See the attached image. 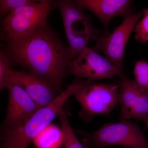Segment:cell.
Returning a JSON list of instances; mask_svg holds the SVG:
<instances>
[{"label":"cell","mask_w":148,"mask_h":148,"mask_svg":"<svg viewBox=\"0 0 148 148\" xmlns=\"http://www.w3.org/2000/svg\"><path fill=\"white\" fill-rule=\"evenodd\" d=\"M4 50L12 64L26 68L59 93L63 91L62 82L73 58L47 23L27 36L6 43Z\"/></svg>","instance_id":"obj_1"},{"label":"cell","mask_w":148,"mask_h":148,"mask_svg":"<svg viewBox=\"0 0 148 148\" xmlns=\"http://www.w3.org/2000/svg\"><path fill=\"white\" fill-rule=\"evenodd\" d=\"M91 82L77 77L52 102L39 109L23 124L16 128L4 130L1 148H28L31 142L58 115L69 98Z\"/></svg>","instance_id":"obj_2"},{"label":"cell","mask_w":148,"mask_h":148,"mask_svg":"<svg viewBox=\"0 0 148 148\" xmlns=\"http://www.w3.org/2000/svg\"><path fill=\"white\" fill-rule=\"evenodd\" d=\"M52 6L61 13L68 47L74 59L88 47L89 41L98 39L101 32L93 26L91 18L77 1H52Z\"/></svg>","instance_id":"obj_3"},{"label":"cell","mask_w":148,"mask_h":148,"mask_svg":"<svg viewBox=\"0 0 148 148\" xmlns=\"http://www.w3.org/2000/svg\"><path fill=\"white\" fill-rule=\"evenodd\" d=\"M52 8V1L41 0L12 11L2 20L1 39L6 43L27 36L47 23L48 16Z\"/></svg>","instance_id":"obj_4"},{"label":"cell","mask_w":148,"mask_h":148,"mask_svg":"<svg viewBox=\"0 0 148 148\" xmlns=\"http://www.w3.org/2000/svg\"><path fill=\"white\" fill-rule=\"evenodd\" d=\"M84 138L88 148L122 146L128 148H148V140L137 125L129 120L107 123L95 132L77 131Z\"/></svg>","instance_id":"obj_5"},{"label":"cell","mask_w":148,"mask_h":148,"mask_svg":"<svg viewBox=\"0 0 148 148\" xmlns=\"http://www.w3.org/2000/svg\"><path fill=\"white\" fill-rule=\"evenodd\" d=\"M74 95L81 106L80 115L88 121L96 115L110 114L119 103V87L118 84L93 82L80 88Z\"/></svg>","instance_id":"obj_6"},{"label":"cell","mask_w":148,"mask_h":148,"mask_svg":"<svg viewBox=\"0 0 148 148\" xmlns=\"http://www.w3.org/2000/svg\"><path fill=\"white\" fill-rule=\"evenodd\" d=\"M123 69L101 55L92 47H87L72 60L68 75L94 81L120 77Z\"/></svg>","instance_id":"obj_7"},{"label":"cell","mask_w":148,"mask_h":148,"mask_svg":"<svg viewBox=\"0 0 148 148\" xmlns=\"http://www.w3.org/2000/svg\"><path fill=\"white\" fill-rule=\"evenodd\" d=\"M143 12L133 13L124 18L110 34L100 36L93 48L104 53L114 64L123 69L125 51L130 35L143 16Z\"/></svg>","instance_id":"obj_8"},{"label":"cell","mask_w":148,"mask_h":148,"mask_svg":"<svg viewBox=\"0 0 148 148\" xmlns=\"http://www.w3.org/2000/svg\"><path fill=\"white\" fill-rule=\"evenodd\" d=\"M119 104L121 121L142 120L148 116V95L124 74L119 77Z\"/></svg>","instance_id":"obj_9"},{"label":"cell","mask_w":148,"mask_h":148,"mask_svg":"<svg viewBox=\"0 0 148 148\" xmlns=\"http://www.w3.org/2000/svg\"><path fill=\"white\" fill-rule=\"evenodd\" d=\"M8 102L3 123L4 130L23 124L40 108L21 87L11 83L8 88Z\"/></svg>","instance_id":"obj_10"},{"label":"cell","mask_w":148,"mask_h":148,"mask_svg":"<svg viewBox=\"0 0 148 148\" xmlns=\"http://www.w3.org/2000/svg\"><path fill=\"white\" fill-rule=\"evenodd\" d=\"M9 80L12 84L22 88L40 108L49 104L60 94L30 72L10 69Z\"/></svg>","instance_id":"obj_11"},{"label":"cell","mask_w":148,"mask_h":148,"mask_svg":"<svg viewBox=\"0 0 148 148\" xmlns=\"http://www.w3.org/2000/svg\"><path fill=\"white\" fill-rule=\"evenodd\" d=\"M130 0H77L83 9L87 10L98 17L103 24L104 33L109 34L108 29L111 20L116 16L123 18L132 14Z\"/></svg>","instance_id":"obj_12"},{"label":"cell","mask_w":148,"mask_h":148,"mask_svg":"<svg viewBox=\"0 0 148 148\" xmlns=\"http://www.w3.org/2000/svg\"><path fill=\"white\" fill-rule=\"evenodd\" d=\"M38 148H58L63 143L61 130L49 124L34 140Z\"/></svg>","instance_id":"obj_13"},{"label":"cell","mask_w":148,"mask_h":148,"mask_svg":"<svg viewBox=\"0 0 148 148\" xmlns=\"http://www.w3.org/2000/svg\"><path fill=\"white\" fill-rule=\"evenodd\" d=\"M65 148H85L77 138L68 119L66 111L62 109L58 115Z\"/></svg>","instance_id":"obj_14"},{"label":"cell","mask_w":148,"mask_h":148,"mask_svg":"<svg viewBox=\"0 0 148 148\" xmlns=\"http://www.w3.org/2000/svg\"><path fill=\"white\" fill-rule=\"evenodd\" d=\"M134 82L138 87L148 95V63L144 60L137 61L133 70Z\"/></svg>","instance_id":"obj_15"},{"label":"cell","mask_w":148,"mask_h":148,"mask_svg":"<svg viewBox=\"0 0 148 148\" xmlns=\"http://www.w3.org/2000/svg\"><path fill=\"white\" fill-rule=\"evenodd\" d=\"M11 60L4 50L0 51V89H7L11 82L9 80Z\"/></svg>","instance_id":"obj_16"},{"label":"cell","mask_w":148,"mask_h":148,"mask_svg":"<svg viewBox=\"0 0 148 148\" xmlns=\"http://www.w3.org/2000/svg\"><path fill=\"white\" fill-rule=\"evenodd\" d=\"M142 12V18L136 24L134 31L135 40L144 44L148 42V9H144Z\"/></svg>","instance_id":"obj_17"},{"label":"cell","mask_w":148,"mask_h":148,"mask_svg":"<svg viewBox=\"0 0 148 148\" xmlns=\"http://www.w3.org/2000/svg\"><path fill=\"white\" fill-rule=\"evenodd\" d=\"M34 0H1L0 15L4 17L12 11L21 6L35 2Z\"/></svg>","instance_id":"obj_18"},{"label":"cell","mask_w":148,"mask_h":148,"mask_svg":"<svg viewBox=\"0 0 148 148\" xmlns=\"http://www.w3.org/2000/svg\"><path fill=\"white\" fill-rule=\"evenodd\" d=\"M142 121L144 122L145 124L146 127L148 128V116L144 118Z\"/></svg>","instance_id":"obj_19"},{"label":"cell","mask_w":148,"mask_h":148,"mask_svg":"<svg viewBox=\"0 0 148 148\" xmlns=\"http://www.w3.org/2000/svg\"></svg>","instance_id":"obj_20"}]
</instances>
